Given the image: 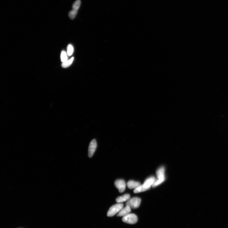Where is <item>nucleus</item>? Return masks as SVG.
I'll use <instances>...</instances> for the list:
<instances>
[{
  "instance_id": "f257e3e1",
  "label": "nucleus",
  "mask_w": 228,
  "mask_h": 228,
  "mask_svg": "<svg viewBox=\"0 0 228 228\" xmlns=\"http://www.w3.org/2000/svg\"><path fill=\"white\" fill-rule=\"evenodd\" d=\"M124 205L122 203H118L111 207L107 213L108 217H111L118 213L123 208Z\"/></svg>"
},
{
  "instance_id": "f03ea898",
  "label": "nucleus",
  "mask_w": 228,
  "mask_h": 228,
  "mask_svg": "<svg viewBox=\"0 0 228 228\" xmlns=\"http://www.w3.org/2000/svg\"><path fill=\"white\" fill-rule=\"evenodd\" d=\"M81 4V2L80 0H77L73 3L72 5V9L69 11L68 14V16L70 19L73 20L75 18L77 14Z\"/></svg>"
},
{
  "instance_id": "7ed1b4c3",
  "label": "nucleus",
  "mask_w": 228,
  "mask_h": 228,
  "mask_svg": "<svg viewBox=\"0 0 228 228\" xmlns=\"http://www.w3.org/2000/svg\"><path fill=\"white\" fill-rule=\"evenodd\" d=\"M138 220L137 216L135 214L130 213L123 217L122 220L124 223L130 224H136Z\"/></svg>"
},
{
  "instance_id": "20e7f679",
  "label": "nucleus",
  "mask_w": 228,
  "mask_h": 228,
  "mask_svg": "<svg viewBox=\"0 0 228 228\" xmlns=\"http://www.w3.org/2000/svg\"><path fill=\"white\" fill-rule=\"evenodd\" d=\"M141 202V199L134 197L127 201L126 203V205L129 206L131 208L136 209L139 208Z\"/></svg>"
},
{
  "instance_id": "39448f33",
  "label": "nucleus",
  "mask_w": 228,
  "mask_h": 228,
  "mask_svg": "<svg viewBox=\"0 0 228 228\" xmlns=\"http://www.w3.org/2000/svg\"><path fill=\"white\" fill-rule=\"evenodd\" d=\"M114 185L118 189L119 192H123L126 189V184L125 181L122 179H118L115 181Z\"/></svg>"
},
{
  "instance_id": "423d86ee",
  "label": "nucleus",
  "mask_w": 228,
  "mask_h": 228,
  "mask_svg": "<svg viewBox=\"0 0 228 228\" xmlns=\"http://www.w3.org/2000/svg\"><path fill=\"white\" fill-rule=\"evenodd\" d=\"M97 147V143L95 139H93L90 143L88 150V156L91 157L94 154Z\"/></svg>"
},
{
  "instance_id": "0eeeda50",
  "label": "nucleus",
  "mask_w": 228,
  "mask_h": 228,
  "mask_svg": "<svg viewBox=\"0 0 228 228\" xmlns=\"http://www.w3.org/2000/svg\"><path fill=\"white\" fill-rule=\"evenodd\" d=\"M131 211V208L128 206L126 205L124 208H123L117 214L118 217H124L129 214H130Z\"/></svg>"
},
{
  "instance_id": "6e6552de",
  "label": "nucleus",
  "mask_w": 228,
  "mask_h": 228,
  "mask_svg": "<svg viewBox=\"0 0 228 228\" xmlns=\"http://www.w3.org/2000/svg\"><path fill=\"white\" fill-rule=\"evenodd\" d=\"M156 178L154 176H151L146 179L143 184L144 187L150 189L151 186H152L156 181Z\"/></svg>"
},
{
  "instance_id": "1a4fd4ad",
  "label": "nucleus",
  "mask_w": 228,
  "mask_h": 228,
  "mask_svg": "<svg viewBox=\"0 0 228 228\" xmlns=\"http://www.w3.org/2000/svg\"><path fill=\"white\" fill-rule=\"evenodd\" d=\"M140 185V183L137 181L130 180L127 183V185L129 189H136Z\"/></svg>"
},
{
  "instance_id": "9d476101",
  "label": "nucleus",
  "mask_w": 228,
  "mask_h": 228,
  "mask_svg": "<svg viewBox=\"0 0 228 228\" xmlns=\"http://www.w3.org/2000/svg\"><path fill=\"white\" fill-rule=\"evenodd\" d=\"M130 199V196L129 194H125L117 198L116 201L117 203H121L127 201Z\"/></svg>"
},
{
  "instance_id": "9b49d317",
  "label": "nucleus",
  "mask_w": 228,
  "mask_h": 228,
  "mask_svg": "<svg viewBox=\"0 0 228 228\" xmlns=\"http://www.w3.org/2000/svg\"><path fill=\"white\" fill-rule=\"evenodd\" d=\"M156 175L158 178H165V168L162 166L157 169L156 172Z\"/></svg>"
},
{
  "instance_id": "f8f14e48",
  "label": "nucleus",
  "mask_w": 228,
  "mask_h": 228,
  "mask_svg": "<svg viewBox=\"0 0 228 228\" xmlns=\"http://www.w3.org/2000/svg\"><path fill=\"white\" fill-rule=\"evenodd\" d=\"M149 189L148 188H145L144 187L143 185H140L137 188L134 189V193H140L145 191L149 190Z\"/></svg>"
},
{
  "instance_id": "ddd939ff",
  "label": "nucleus",
  "mask_w": 228,
  "mask_h": 228,
  "mask_svg": "<svg viewBox=\"0 0 228 228\" xmlns=\"http://www.w3.org/2000/svg\"><path fill=\"white\" fill-rule=\"evenodd\" d=\"M74 60V57H72L70 59L68 60L65 62H63L62 64V66L63 68H67L71 66L73 63Z\"/></svg>"
},
{
  "instance_id": "4468645a",
  "label": "nucleus",
  "mask_w": 228,
  "mask_h": 228,
  "mask_svg": "<svg viewBox=\"0 0 228 228\" xmlns=\"http://www.w3.org/2000/svg\"><path fill=\"white\" fill-rule=\"evenodd\" d=\"M67 55H68L65 51H62V52L61 55V59L62 63L65 62L68 60Z\"/></svg>"
},
{
  "instance_id": "2eb2a0df",
  "label": "nucleus",
  "mask_w": 228,
  "mask_h": 228,
  "mask_svg": "<svg viewBox=\"0 0 228 228\" xmlns=\"http://www.w3.org/2000/svg\"><path fill=\"white\" fill-rule=\"evenodd\" d=\"M165 179L166 178H158L157 180H156L152 186L153 187H157L162 183L165 180Z\"/></svg>"
},
{
  "instance_id": "dca6fc26",
  "label": "nucleus",
  "mask_w": 228,
  "mask_h": 228,
  "mask_svg": "<svg viewBox=\"0 0 228 228\" xmlns=\"http://www.w3.org/2000/svg\"><path fill=\"white\" fill-rule=\"evenodd\" d=\"M74 48L73 46L69 44L68 45L67 47V54L68 56H71L73 54L74 52Z\"/></svg>"
}]
</instances>
